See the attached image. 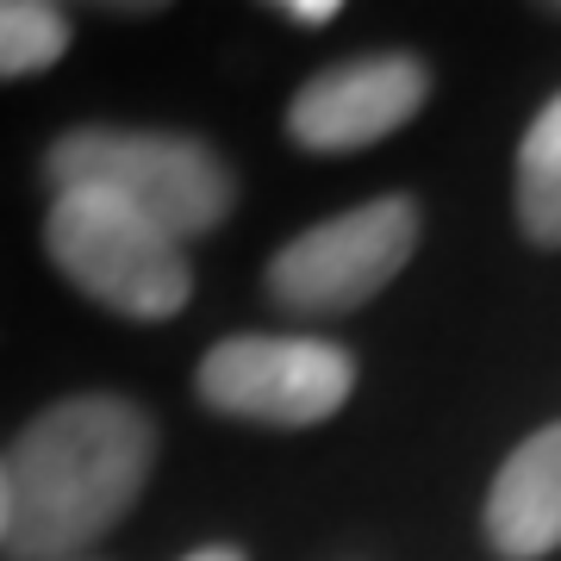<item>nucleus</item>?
<instances>
[{"mask_svg":"<svg viewBox=\"0 0 561 561\" xmlns=\"http://www.w3.org/2000/svg\"><path fill=\"white\" fill-rule=\"evenodd\" d=\"M7 468V561H76L138 505L157 468V419L125 393H76L25 424Z\"/></svg>","mask_w":561,"mask_h":561,"instance_id":"f257e3e1","label":"nucleus"},{"mask_svg":"<svg viewBox=\"0 0 561 561\" xmlns=\"http://www.w3.org/2000/svg\"><path fill=\"white\" fill-rule=\"evenodd\" d=\"M44 181L50 194H113L175 243L219 231L238 206V169L206 138L157 125H76L44 150Z\"/></svg>","mask_w":561,"mask_h":561,"instance_id":"f03ea898","label":"nucleus"},{"mask_svg":"<svg viewBox=\"0 0 561 561\" xmlns=\"http://www.w3.org/2000/svg\"><path fill=\"white\" fill-rule=\"evenodd\" d=\"M44 256L57 262L76 294H88L94 306L119 312V319H138V324L175 319L187 306V294H194L187 243L162 238L150 219H138L125 201L94 194V187L50 194Z\"/></svg>","mask_w":561,"mask_h":561,"instance_id":"7ed1b4c3","label":"nucleus"},{"mask_svg":"<svg viewBox=\"0 0 561 561\" xmlns=\"http://www.w3.org/2000/svg\"><path fill=\"white\" fill-rule=\"evenodd\" d=\"M412 250H419V201L381 194L280 243L268 262V300L312 319L356 312L412 262Z\"/></svg>","mask_w":561,"mask_h":561,"instance_id":"20e7f679","label":"nucleus"},{"mask_svg":"<svg viewBox=\"0 0 561 561\" xmlns=\"http://www.w3.org/2000/svg\"><path fill=\"white\" fill-rule=\"evenodd\" d=\"M194 393L225 419L306 431L350 405L356 356L331 337H225L201 356Z\"/></svg>","mask_w":561,"mask_h":561,"instance_id":"39448f33","label":"nucleus"},{"mask_svg":"<svg viewBox=\"0 0 561 561\" xmlns=\"http://www.w3.org/2000/svg\"><path fill=\"white\" fill-rule=\"evenodd\" d=\"M431 101V69L405 50H375L356 62H331L287 101V138L319 157L368 150L412 125Z\"/></svg>","mask_w":561,"mask_h":561,"instance_id":"423d86ee","label":"nucleus"},{"mask_svg":"<svg viewBox=\"0 0 561 561\" xmlns=\"http://www.w3.org/2000/svg\"><path fill=\"white\" fill-rule=\"evenodd\" d=\"M481 524L500 561H542L549 549H561V419L500 461Z\"/></svg>","mask_w":561,"mask_h":561,"instance_id":"0eeeda50","label":"nucleus"},{"mask_svg":"<svg viewBox=\"0 0 561 561\" xmlns=\"http://www.w3.org/2000/svg\"><path fill=\"white\" fill-rule=\"evenodd\" d=\"M518 225L537 250H561V94L518 144Z\"/></svg>","mask_w":561,"mask_h":561,"instance_id":"6e6552de","label":"nucleus"},{"mask_svg":"<svg viewBox=\"0 0 561 561\" xmlns=\"http://www.w3.org/2000/svg\"><path fill=\"white\" fill-rule=\"evenodd\" d=\"M69 50V13L44 0H0V81L38 76Z\"/></svg>","mask_w":561,"mask_h":561,"instance_id":"1a4fd4ad","label":"nucleus"},{"mask_svg":"<svg viewBox=\"0 0 561 561\" xmlns=\"http://www.w3.org/2000/svg\"><path fill=\"white\" fill-rule=\"evenodd\" d=\"M294 25H331L337 20V0H294V7H280Z\"/></svg>","mask_w":561,"mask_h":561,"instance_id":"9d476101","label":"nucleus"},{"mask_svg":"<svg viewBox=\"0 0 561 561\" xmlns=\"http://www.w3.org/2000/svg\"><path fill=\"white\" fill-rule=\"evenodd\" d=\"M181 561H243V549H231V542H206V549H194V556Z\"/></svg>","mask_w":561,"mask_h":561,"instance_id":"9b49d317","label":"nucleus"},{"mask_svg":"<svg viewBox=\"0 0 561 561\" xmlns=\"http://www.w3.org/2000/svg\"><path fill=\"white\" fill-rule=\"evenodd\" d=\"M0 537H7V468H0Z\"/></svg>","mask_w":561,"mask_h":561,"instance_id":"f8f14e48","label":"nucleus"}]
</instances>
